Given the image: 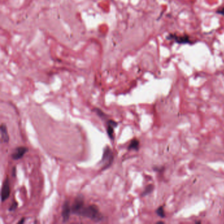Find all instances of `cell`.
I'll return each mask as SVG.
<instances>
[{
	"mask_svg": "<svg viewBox=\"0 0 224 224\" xmlns=\"http://www.w3.org/2000/svg\"><path fill=\"white\" fill-rule=\"evenodd\" d=\"M114 161V155L112 150L109 148V147H105L103 150V156L100 164H102L101 170H105L109 168Z\"/></svg>",
	"mask_w": 224,
	"mask_h": 224,
	"instance_id": "obj_2",
	"label": "cell"
},
{
	"mask_svg": "<svg viewBox=\"0 0 224 224\" xmlns=\"http://www.w3.org/2000/svg\"><path fill=\"white\" fill-rule=\"evenodd\" d=\"M25 219L24 217H23V218H22V219H21V220L18 222V223H19V224H21H21H22L23 223L25 222Z\"/></svg>",
	"mask_w": 224,
	"mask_h": 224,
	"instance_id": "obj_17",
	"label": "cell"
},
{
	"mask_svg": "<svg viewBox=\"0 0 224 224\" xmlns=\"http://www.w3.org/2000/svg\"><path fill=\"white\" fill-rule=\"evenodd\" d=\"M118 126V123L113 120H109L107 122V132L109 138L114 140V128Z\"/></svg>",
	"mask_w": 224,
	"mask_h": 224,
	"instance_id": "obj_7",
	"label": "cell"
},
{
	"mask_svg": "<svg viewBox=\"0 0 224 224\" xmlns=\"http://www.w3.org/2000/svg\"><path fill=\"white\" fill-rule=\"evenodd\" d=\"M1 135H2V139L3 142L4 143H8L9 141V136L7 132V126L5 124H2L1 125Z\"/></svg>",
	"mask_w": 224,
	"mask_h": 224,
	"instance_id": "obj_9",
	"label": "cell"
},
{
	"mask_svg": "<svg viewBox=\"0 0 224 224\" xmlns=\"http://www.w3.org/2000/svg\"><path fill=\"white\" fill-rule=\"evenodd\" d=\"M72 212L71 207L70 206V203L68 200H66L64 203L63 205V210H62V216H63V222H67L68 221L70 213Z\"/></svg>",
	"mask_w": 224,
	"mask_h": 224,
	"instance_id": "obj_6",
	"label": "cell"
},
{
	"mask_svg": "<svg viewBox=\"0 0 224 224\" xmlns=\"http://www.w3.org/2000/svg\"><path fill=\"white\" fill-rule=\"evenodd\" d=\"M153 189H154V186H153L152 185H147L145 187V190L143 191L142 194H141V197H145L147 195H148V194H149L152 193Z\"/></svg>",
	"mask_w": 224,
	"mask_h": 224,
	"instance_id": "obj_11",
	"label": "cell"
},
{
	"mask_svg": "<svg viewBox=\"0 0 224 224\" xmlns=\"http://www.w3.org/2000/svg\"><path fill=\"white\" fill-rule=\"evenodd\" d=\"M78 216L90 218V219L96 222L103 220L104 218L101 214L99 212V208L96 205L84 206V208L79 212Z\"/></svg>",
	"mask_w": 224,
	"mask_h": 224,
	"instance_id": "obj_1",
	"label": "cell"
},
{
	"mask_svg": "<svg viewBox=\"0 0 224 224\" xmlns=\"http://www.w3.org/2000/svg\"><path fill=\"white\" fill-rule=\"evenodd\" d=\"M217 13H219V14H221L222 15H224V7H223V8L219 9V10H217Z\"/></svg>",
	"mask_w": 224,
	"mask_h": 224,
	"instance_id": "obj_16",
	"label": "cell"
},
{
	"mask_svg": "<svg viewBox=\"0 0 224 224\" xmlns=\"http://www.w3.org/2000/svg\"><path fill=\"white\" fill-rule=\"evenodd\" d=\"M10 184H9V180L8 178L5 180L3 184L2 185V194H1V197H2V202L3 203L10 196Z\"/></svg>",
	"mask_w": 224,
	"mask_h": 224,
	"instance_id": "obj_4",
	"label": "cell"
},
{
	"mask_svg": "<svg viewBox=\"0 0 224 224\" xmlns=\"http://www.w3.org/2000/svg\"><path fill=\"white\" fill-rule=\"evenodd\" d=\"M17 207H18V203H17V202H16V201H14L12 203V204L11 205V206L9 208V210L11 212H14L15 210H16Z\"/></svg>",
	"mask_w": 224,
	"mask_h": 224,
	"instance_id": "obj_14",
	"label": "cell"
},
{
	"mask_svg": "<svg viewBox=\"0 0 224 224\" xmlns=\"http://www.w3.org/2000/svg\"><path fill=\"white\" fill-rule=\"evenodd\" d=\"M94 111L96 112V114H97L100 118H101V119H106V114L103 113V112L101 109H98V108H96V109H94Z\"/></svg>",
	"mask_w": 224,
	"mask_h": 224,
	"instance_id": "obj_12",
	"label": "cell"
},
{
	"mask_svg": "<svg viewBox=\"0 0 224 224\" xmlns=\"http://www.w3.org/2000/svg\"><path fill=\"white\" fill-rule=\"evenodd\" d=\"M84 206V197L82 194H78L75 198L73 204L71 206L72 213L78 215L80 210Z\"/></svg>",
	"mask_w": 224,
	"mask_h": 224,
	"instance_id": "obj_3",
	"label": "cell"
},
{
	"mask_svg": "<svg viewBox=\"0 0 224 224\" xmlns=\"http://www.w3.org/2000/svg\"><path fill=\"white\" fill-rule=\"evenodd\" d=\"M16 167H14L13 169H12V172H11V175H12L13 177H16Z\"/></svg>",
	"mask_w": 224,
	"mask_h": 224,
	"instance_id": "obj_15",
	"label": "cell"
},
{
	"mask_svg": "<svg viewBox=\"0 0 224 224\" xmlns=\"http://www.w3.org/2000/svg\"><path fill=\"white\" fill-rule=\"evenodd\" d=\"M128 150L138 151L139 149V141L138 139H133L128 146Z\"/></svg>",
	"mask_w": 224,
	"mask_h": 224,
	"instance_id": "obj_10",
	"label": "cell"
},
{
	"mask_svg": "<svg viewBox=\"0 0 224 224\" xmlns=\"http://www.w3.org/2000/svg\"><path fill=\"white\" fill-rule=\"evenodd\" d=\"M156 214L160 216L161 217H165V212H164V210L163 208V207H162V206H161V207H159L156 210Z\"/></svg>",
	"mask_w": 224,
	"mask_h": 224,
	"instance_id": "obj_13",
	"label": "cell"
},
{
	"mask_svg": "<svg viewBox=\"0 0 224 224\" xmlns=\"http://www.w3.org/2000/svg\"><path fill=\"white\" fill-rule=\"evenodd\" d=\"M167 39L170 40H174L178 44H191V41L189 37L188 36H176L175 34H170L168 36H167Z\"/></svg>",
	"mask_w": 224,
	"mask_h": 224,
	"instance_id": "obj_8",
	"label": "cell"
},
{
	"mask_svg": "<svg viewBox=\"0 0 224 224\" xmlns=\"http://www.w3.org/2000/svg\"><path fill=\"white\" fill-rule=\"evenodd\" d=\"M28 151V149L25 147H16L12 153V155H11V157L15 161L19 160V159L23 157V156L26 154Z\"/></svg>",
	"mask_w": 224,
	"mask_h": 224,
	"instance_id": "obj_5",
	"label": "cell"
}]
</instances>
